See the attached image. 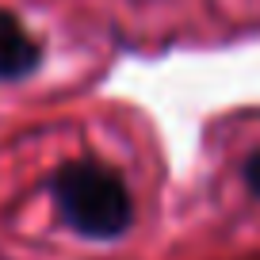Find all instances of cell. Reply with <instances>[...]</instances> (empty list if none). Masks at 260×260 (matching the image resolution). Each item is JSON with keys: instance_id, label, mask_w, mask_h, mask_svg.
I'll list each match as a JSON object with an SVG mask.
<instances>
[{"instance_id": "6da1fadb", "label": "cell", "mask_w": 260, "mask_h": 260, "mask_svg": "<svg viewBox=\"0 0 260 260\" xmlns=\"http://www.w3.org/2000/svg\"><path fill=\"white\" fill-rule=\"evenodd\" d=\"M50 195L65 226L88 241H115L130 230V218H134L126 184L119 180V172H111L100 161L61 165L50 180Z\"/></svg>"}, {"instance_id": "3957f363", "label": "cell", "mask_w": 260, "mask_h": 260, "mask_svg": "<svg viewBox=\"0 0 260 260\" xmlns=\"http://www.w3.org/2000/svg\"><path fill=\"white\" fill-rule=\"evenodd\" d=\"M245 184H249L252 195H260V153H252L245 161Z\"/></svg>"}, {"instance_id": "7a4b0ae2", "label": "cell", "mask_w": 260, "mask_h": 260, "mask_svg": "<svg viewBox=\"0 0 260 260\" xmlns=\"http://www.w3.org/2000/svg\"><path fill=\"white\" fill-rule=\"evenodd\" d=\"M42 61L39 39H31L16 12L0 8V81H19V77L35 73Z\"/></svg>"}]
</instances>
